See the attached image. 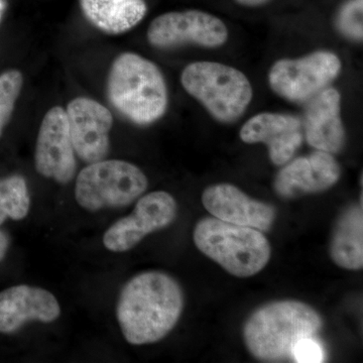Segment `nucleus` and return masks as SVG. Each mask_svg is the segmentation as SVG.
Instances as JSON below:
<instances>
[{
  "instance_id": "nucleus-19",
  "label": "nucleus",
  "mask_w": 363,
  "mask_h": 363,
  "mask_svg": "<svg viewBox=\"0 0 363 363\" xmlns=\"http://www.w3.org/2000/svg\"><path fill=\"white\" fill-rule=\"evenodd\" d=\"M30 197L28 185L21 176L0 180V224L7 218L21 220L28 214Z\"/></svg>"
},
{
  "instance_id": "nucleus-17",
  "label": "nucleus",
  "mask_w": 363,
  "mask_h": 363,
  "mask_svg": "<svg viewBox=\"0 0 363 363\" xmlns=\"http://www.w3.org/2000/svg\"><path fill=\"white\" fill-rule=\"evenodd\" d=\"M81 11L101 32L119 35L135 28L145 18V0H80Z\"/></svg>"
},
{
  "instance_id": "nucleus-7",
  "label": "nucleus",
  "mask_w": 363,
  "mask_h": 363,
  "mask_svg": "<svg viewBox=\"0 0 363 363\" xmlns=\"http://www.w3.org/2000/svg\"><path fill=\"white\" fill-rule=\"evenodd\" d=\"M341 70V62L329 52L298 60H279L269 72L272 89L289 101L306 102L326 89Z\"/></svg>"
},
{
  "instance_id": "nucleus-15",
  "label": "nucleus",
  "mask_w": 363,
  "mask_h": 363,
  "mask_svg": "<svg viewBox=\"0 0 363 363\" xmlns=\"http://www.w3.org/2000/svg\"><path fill=\"white\" fill-rule=\"evenodd\" d=\"M240 138L245 143H266L272 162L283 166L302 145V123L294 116L260 113L242 126Z\"/></svg>"
},
{
  "instance_id": "nucleus-11",
  "label": "nucleus",
  "mask_w": 363,
  "mask_h": 363,
  "mask_svg": "<svg viewBox=\"0 0 363 363\" xmlns=\"http://www.w3.org/2000/svg\"><path fill=\"white\" fill-rule=\"evenodd\" d=\"M74 150L82 161L92 164L105 160L109 152V133L113 116L104 105L90 98L79 97L66 109Z\"/></svg>"
},
{
  "instance_id": "nucleus-23",
  "label": "nucleus",
  "mask_w": 363,
  "mask_h": 363,
  "mask_svg": "<svg viewBox=\"0 0 363 363\" xmlns=\"http://www.w3.org/2000/svg\"><path fill=\"white\" fill-rule=\"evenodd\" d=\"M9 248V238L6 234L0 231V260L4 259Z\"/></svg>"
},
{
  "instance_id": "nucleus-4",
  "label": "nucleus",
  "mask_w": 363,
  "mask_h": 363,
  "mask_svg": "<svg viewBox=\"0 0 363 363\" xmlns=\"http://www.w3.org/2000/svg\"><path fill=\"white\" fill-rule=\"evenodd\" d=\"M196 247L229 274L250 278L269 264L272 247L262 231L206 217L196 224Z\"/></svg>"
},
{
  "instance_id": "nucleus-1",
  "label": "nucleus",
  "mask_w": 363,
  "mask_h": 363,
  "mask_svg": "<svg viewBox=\"0 0 363 363\" xmlns=\"http://www.w3.org/2000/svg\"><path fill=\"white\" fill-rule=\"evenodd\" d=\"M183 308V290L175 279L162 272H145L121 290L117 321L131 345L156 343L175 328Z\"/></svg>"
},
{
  "instance_id": "nucleus-25",
  "label": "nucleus",
  "mask_w": 363,
  "mask_h": 363,
  "mask_svg": "<svg viewBox=\"0 0 363 363\" xmlns=\"http://www.w3.org/2000/svg\"><path fill=\"white\" fill-rule=\"evenodd\" d=\"M0 9H1V2H0Z\"/></svg>"
},
{
  "instance_id": "nucleus-3",
  "label": "nucleus",
  "mask_w": 363,
  "mask_h": 363,
  "mask_svg": "<svg viewBox=\"0 0 363 363\" xmlns=\"http://www.w3.org/2000/svg\"><path fill=\"white\" fill-rule=\"evenodd\" d=\"M106 91L112 106L138 125L155 123L168 107V90L159 67L135 52H123L112 62Z\"/></svg>"
},
{
  "instance_id": "nucleus-13",
  "label": "nucleus",
  "mask_w": 363,
  "mask_h": 363,
  "mask_svg": "<svg viewBox=\"0 0 363 363\" xmlns=\"http://www.w3.org/2000/svg\"><path fill=\"white\" fill-rule=\"evenodd\" d=\"M202 202L215 218L260 231H269L276 219V209L272 205L248 197L230 184H217L205 189Z\"/></svg>"
},
{
  "instance_id": "nucleus-8",
  "label": "nucleus",
  "mask_w": 363,
  "mask_h": 363,
  "mask_svg": "<svg viewBox=\"0 0 363 363\" xmlns=\"http://www.w3.org/2000/svg\"><path fill=\"white\" fill-rule=\"evenodd\" d=\"M175 198L164 191L143 196L128 216L112 224L104 236V245L113 252H125L149 234L171 225L177 217Z\"/></svg>"
},
{
  "instance_id": "nucleus-10",
  "label": "nucleus",
  "mask_w": 363,
  "mask_h": 363,
  "mask_svg": "<svg viewBox=\"0 0 363 363\" xmlns=\"http://www.w3.org/2000/svg\"><path fill=\"white\" fill-rule=\"evenodd\" d=\"M35 166L40 175L63 185L70 183L75 177L77 169L75 150L63 107H52L40 123Z\"/></svg>"
},
{
  "instance_id": "nucleus-12",
  "label": "nucleus",
  "mask_w": 363,
  "mask_h": 363,
  "mask_svg": "<svg viewBox=\"0 0 363 363\" xmlns=\"http://www.w3.org/2000/svg\"><path fill=\"white\" fill-rule=\"evenodd\" d=\"M341 169L334 157L317 150L298 157L279 171L274 180L277 194L285 199L324 192L337 183Z\"/></svg>"
},
{
  "instance_id": "nucleus-5",
  "label": "nucleus",
  "mask_w": 363,
  "mask_h": 363,
  "mask_svg": "<svg viewBox=\"0 0 363 363\" xmlns=\"http://www.w3.org/2000/svg\"><path fill=\"white\" fill-rule=\"evenodd\" d=\"M181 82L189 94L222 123L240 118L252 99V87L245 74L213 62H196L186 67Z\"/></svg>"
},
{
  "instance_id": "nucleus-6",
  "label": "nucleus",
  "mask_w": 363,
  "mask_h": 363,
  "mask_svg": "<svg viewBox=\"0 0 363 363\" xmlns=\"http://www.w3.org/2000/svg\"><path fill=\"white\" fill-rule=\"evenodd\" d=\"M149 181L142 169L119 160L92 162L76 180L75 198L90 212L125 207L145 192Z\"/></svg>"
},
{
  "instance_id": "nucleus-21",
  "label": "nucleus",
  "mask_w": 363,
  "mask_h": 363,
  "mask_svg": "<svg viewBox=\"0 0 363 363\" xmlns=\"http://www.w3.org/2000/svg\"><path fill=\"white\" fill-rule=\"evenodd\" d=\"M363 0H350L344 4L338 16L341 32L355 40L362 39Z\"/></svg>"
},
{
  "instance_id": "nucleus-2",
  "label": "nucleus",
  "mask_w": 363,
  "mask_h": 363,
  "mask_svg": "<svg viewBox=\"0 0 363 363\" xmlns=\"http://www.w3.org/2000/svg\"><path fill=\"white\" fill-rule=\"evenodd\" d=\"M323 326L319 313L306 303L277 301L252 313L243 338L248 351L262 362L293 359V348L303 338L315 337Z\"/></svg>"
},
{
  "instance_id": "nucleus-20",
  "label": "nucleus",
  "mask_w": 363,
  "mask_h": 363,
  "mask_svg": "<svg viewBox=\"0 0 363 363\" xmlns=\"http://www.w3.org/2000/svg\"><path fill=\"white\" fill-rule=\"evenodd\" d=\"M23 84V74L20 71H7L0 76V135L11 119Z\"/></svg>"
},
{
  "instance_id": "nucleus-22",
  "label": "nucleus",
  "mask_w": 363,
  "mask_h": 363,
  "mask_svg": "<svg viewBox=\"0 0 363 363\" xmlns=\"http://www.w3.org/2000/svg\"><path fill=\"white\" fill-rule=\"evenodd\" d=\"M293 359L300 363L322 362L324 351L322 346L314 337H307L298 340L293 348Z\"/></svg>"
},
{
  "instance_id": "nucleus-18",
  "label": "nucleus",
  "mask_w": 363,
  "mask_h": 363,
  "mask_svg": "<svg viewBox=\"0 0 363 363\" xmlns=\"http://www.w3.org/2000/svg\"><path fill=\"white\" fill-rule=\"evenodd\" d=\"M362 203L352 205L339 217L330 242L334 264L350 271L363 267Z\"/></svg>"
},
{
  "instance_id": "nucleus-14",
  "label": "nucleus",
  "mask_w": 363,
  "mask_h": 363,
  "mask_svg": "<svg viewBox=\"0 0 363 363\" xmlns=\"http://www.w3.org/2000/svg\"><path fill=\"white\" fill-rule=\"evenodd\" d=\"M60 315L58 300L45 289L21 285L0 293L1 333H13L30 321L52 323Z\"/></svg>"
},
{
  "instance_id": "nucleus-24",
  "label": "nucleus",
  "mask_w": 363,
  "mask_h": 363,
  "mask_svg": "<svg viewBox=\"0 0 363 363\" xmlns=\"http://www.w3.org/2000/svg\"><path fill=\"white\" fill-rule=\"evenodd\" d=\"M236 1L238 4H243V6H255L264 4V2L269 1V0H236Z\"/></svg>"
},
{
  "instance_id": "nucleus-16",
  "label": "nucleus",
  "mask_w": 363,
  "mask_h": 363,
  "mask_svg": "<svg viewBox=\"0 0 363 363\" xmlns=\"http://www.w3.org/2000/svg\"><path fill=\"white\" fill-rule=\"evenodd\" d=\"M340 99L337 90L326 88L309 100L305 111L304 128L308 143L331 155L340 152L345 142Z\"/></svg>"
},
{
  "instance_id": "nucleus-9",
  "label": "nucleus",
  "mask_w": 363,
  "mask_h": 363,
  "mask_svg": "<svg viewBox=\"0 0 363 363\" xmlns=\"http://www.w3.org/2000/svg\"><path fill=\"white\" fill-rule=\"evenodd\" d=\"M228 39L225 25L216 16L199 11H173L157 16L147 30L150 44L159 49L186 45L220 47Z\"/></svg>"
}]
</instances>
